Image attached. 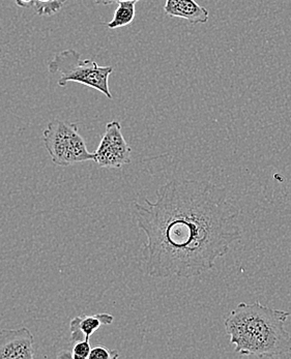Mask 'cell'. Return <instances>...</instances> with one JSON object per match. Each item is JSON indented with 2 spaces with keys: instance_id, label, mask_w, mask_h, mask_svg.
Returning a JSON list of instances; mask_svg holds the SVG:
<instances>
[{
  "instance_id": "8fae6325",
  "label": "cell",
  "mask_w": 291,
  "mask_h": 359,
  "mask_svg": "<svg viewBox=\"0 0 291 359\" xmlns=\"http://www.w3.org/2000/svg\"><path fill=\"white\" fill-rule=\"evenodd\" d=\"M119 358L117 350H110L103 345H97L91 348L90 358L88 359H116Z\"/></svg>"
},
{
  "instance_id": "7c38bea8",
  "label": "cell",
  "mask_w": 291,
  "mask_h": 359,
  "mask_svg": "<svg viewBox=\"0 0 291 359\" xmlns=\"http://www.w3.org/2000/svg\"><path fill=\"white\" fill-rule=\"evenodd\" d=\"M91 346L90 341H76L74 344L73 350H72V358L73 359H88L90 358Z\"/></svg>"
},
{
  "instance_id": "ba28073f",
  "label": "cell",
  "mask_w": 291,
  "mask_h": 359,
  "mask_svg": "<svg viewBox=\"0 0 291 359\" xmlns=\"http://www.w3.org/2000/svg\"><path fill=\"white\" fill-rule=\"evenodd\" d=\"M164 11L168 16L184 19L193 25L206 23L210 19V12L195 0H166Z\"/></svg>"
},
{
  "instance_id": "7a4b0ae2",
  "label": "cell",
  "mask_w": 291,
  "mask_h": 359,
  "mask_svg": "<svg viewBox=\"0 0 291 359\" xmlns=\"http://www.w3.org/2000/svg\"><path fill=\"white\" fill-rule=\"evenodd\" d=\"M290 312L259 302H241L224 320L234 351L241 355L277 358L291 353V336L285 327Z\"/></svg>"
},
{
  "instance_id": "9a60e30c",
  "label": "cell",
  "mask_w": 291,
  "mask_h": 359,
  "mask_svg": "<svg viewBox=\"0 0 291 359\" xmlns=\"http://www.w3.org/2000/svg\"><path fill=\"white\" fill-rule=\"evenodd\" d=\"M60 1H62V4H66V2L67 1V0H60Z\"/></svg>"
},
{
  "instance_id": "30bf717a",
  "label": "cell",
  "mask_w": 291,
  "mask_h": 359,
  "mask_svg": "<svg viewBox=\"0 0 291 359\" xmlns=\"http://www.w3.org/2000/svg\"><path fill=\"white\" fill-rule=\"evenodd\" d=\"M64 6L60 0H34L32 8L39 16H53L57 14Z\"/></svg>"
},
{
  "instance_id": "9c48e42d",
  "label": "cell",
  "mask_w": 291,
  "mask_h": 359,
  "mask_svg": "<svg viewBox=\"0 0 291 359\" xmlns=\"http://www.w3.org/2000/svg\"><path fill=\"white\" fill-rule=\"evenodd\" d=\"M136 16V2L121 1L119 2V6L114 12L112 20L107 23L109 29L125 27L134 21Z\"/></svg>"
},
{
  "instance_id": "52a82bcc",
  "label": "cell",
  "mask_w": 291,
  "mask_h": 359,
  "mask_svg": "<svg viewBox=\"0 0 291 359\" xmlns=\"http://www.w3.org/2000/svg\"><path fill=\"white\" fill-rule=\"evenodd\" d=\"M114 321V317L108 313H100V314L81 315L73 318L69 322V332H71V341H90L93 334L99 330L102 326L111 325Z\"/></svg>"
},
{
  "instance_id": "6da1fadb",
  "label": "cell",
  "mask_w": 291,
  "mask_h": 359,
  "mask_svg": "<svg viewBox=\"0 0 291 359\" xmlns=\"http://www.w3.org/2000/svg\"><path fill=\"white\" fill-rule=\"evenodd\" d=\"M132 213L147 235L143 263L154 278L201 276L243 237L240 210L212 182L170 180L156 191V201L133 202Z\"/></svg>"
},
{
  "instance_id": "5bb4252c",
  "label": "cell",
  "mask_w": 291,
  "mask_h": 359,
  "mask_svg": "<svg viewBox=\"0 0 291 359\" xmlns=\"http://www.w3.org/2000/svg\"><path fill=\"white\" fill-rule=\"evenodd\" d=\"M57 358H72V351H71V353H69V352H67V351H62V353L60 354H58L57 355Z\"/></svg>"
},
{
  "instance_id": "3957f363",
  "label": "cell",
  "mask_w": 291,
  "mask_h": 359,
  "mask_svg": "<svg viewBox=\"0 0 291 359\" xmlns=\"http://www.w3.org/2000/svg\"><path fill=\"white\" fill-rule=\"evenodd\" d=\"M48 69L51 74H60L57 84L65 87L69 82H76L90 87L112 100L109 89V77L112 67H102L95 60H81V54L74 49L58 52L48 62Z\"/></svg>"
},
{
  "instance_id": "5b68a950",
  "label": "cell",
  "mask_w": 291,
  "mask_h": 359,
  "mask_svg": "<svg viewBox=\"0 0 291 359\" xmlns=\"http://www.w3.org/2000/svg\"><path fill=\"white\" fill-rule=\"evenodd\" d=\"M131 147L121 133L119 121L106 125L105 133L97 150L93 152V162L102 168L119 169L131 163Z\"/></svg>"
},
{
  "instance_id": "8992f818",
  "label": "cell",
  "mask_w": 291,
  "mask_h": 359,
  "mask_svg": "<svg viewBox=\"0 0 291 359\" xmlns=\"http://www.w3.org/2000/svg\"><path fill=\"white\" fill-rule=\"evenodd\" d=\"M34 338L27 327L0 330V359L34 358Z\"/></svg>"
},
{
  "instance_id": "4fadbf2b",
  "label": "cell",
  "mask_w": 291,
  "mask_h": 359,
  "mask_svg": "<svg viewBox=\"0 0 291 359\" xmlns=\"http://www.w3.org/2000/svg\"><path fill=\"white\" fill-rule=\"evenodd\" d=\"M121 1H140V0H95L97 4H103V6H107V4H119Z\"/></svg>"
},
{
  "instance_id": "277c9868",
  "label": "cell",
  "mask_w": 291,
  "mask_h": 359,
  "mask_svg": "<svg viewBox=\"0 0 291 359\" xmlns=\"http://www.w3.org/2000/svg\"><path fill=\"white\" fill-rule=\"evenodd\" d=\"M45 148L52 162L60 167L93 160L86 141L78 132L77 125L53 119L43 133Z\"/></svg>"
}]
</instances>
